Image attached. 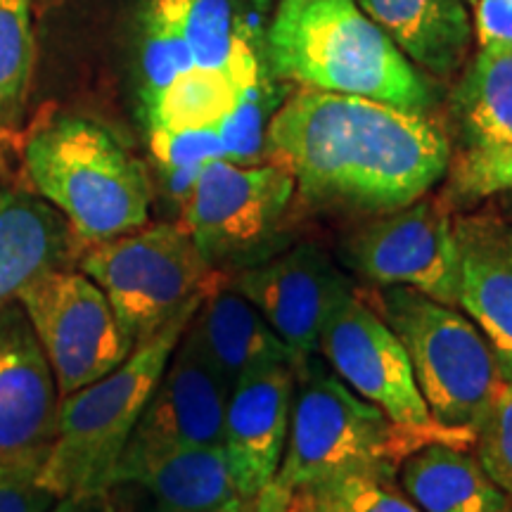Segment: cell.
<instances>
[{
	"mask_svg": "<svg viewBox=\"0 0 512 512\" xmlns=\"http://www.w3.org/2000/svg\"><path fill=\"white\" fill-rule=\"evenodd\" d=\"M242 91L226 74L195 67L145 102L147 126L164 131L216 128L238 105Z\"/></svg>",
	"mask_w": 512,
	"mask_h": 512,
	"instance_id": "cb8c5ba5",
	"label": "cell"
},
{
	"mask_svg": "<svg viewBox=\"0 0 512 512\" xmlns=\"http://www.w3.org/2000/svg\"><path fill=\"white\" fill-rule=\"evenodd\" d=\"M430 441L394 425L316 356L294 368L290 432L278 472L256 498V512H283L292 491L337 472H399Z\"/></svg>",
	"mask_w": 512,
	"mask_h": 512,
	"instance_id": "277c9868",
	"label": "cell"
},
{
	"mask_svg": "<svg viewBox=\"0 0 512 512\" xmlns=\"http://www.w3.org/2000/svg\"><path fill=\"white\" fill-rule=\"evenodd\" d=\"M98 498H57L48 512H100Z\"/></svg>",
	"mask_w": 512,
	"mask_h": 512,
	"instance_id": "e575fe53",
	"label": "cell"
},
{
	"mask_svg": "<svg viewBox=\"0 0 512 512\" xmlns=\"http://www.w3.org/2000/svg\"><path fill=\"white\" fill-rule=\"evenodd\" d=\"M302 489H309L328 512H422L403 491L399 472H337Z\"/></svg>",
	"mask_w": 512,
	"mask_h": 512,
	"instance_id": "484cf974",
	"label": "cell"
},
{
	"mask_svg": "<svg viewBox=\"0 0 512 512\" xmlns=\"http://www.w3.org/2000/svg\"><path fill=\"white\" fill-rule=\"evenodd\" d=\"M465 150L512 145V46H479L451 95Z\"/></svg>",
	"mask_w": 512,
	"mask_h": 512,
	"instance_id": "603a6c76",
	"label": "cell"
},
{
	"mask_svg": "<svg viewBox=\"0 0 512 512\" xmlns=\"http://www.w3.org/2000/svg\"><path fill=\"white\" fill-rule=\"evenodd\" d=\"M271 67L313 91L427 114L434 91L356 0H280L268 29Z\"/></svg>",
	"mask_w": 512,
	"mask_h": 512,
	"instance_id": "7a4b0ae2",
	"label": "cell"
},
{
	"mask_svg": "<svg viewBox=\"0 0 512 512\" xmlns=\"http://www.w3.org/2000/svg\"><path fill=\"white\" fill-rule=\"evenodd\" d=\"M83 242L53 204L31 188L0 150V306L29 280L55 268H76Z\"/></svg>",
	"mask_w": 512,
	"mask_h": 512,
	"instance_id": "2e32d148",
	"label": "cell"
},
{
	"mask_svg": "<svg viewBox=\"0 0 512 512\" xmlns=\"http://www.w3.org/2000/svg\"><path fill=\"white\" fill-rule=\"evenodd\" d=\"M230 384L185 328L126 448L223 444Z\"/></svg>",
	"mask_w": 512,
	"mask_h": 512,
	"instance_id": "5bb4252c",
	"label": "cell"
},
{
	"mask_svg": "<svg viewBox=\"0 0 512 512\" xmlns=\"http://www.w3.org/2000/svg\"><path fill=\"white\" fill-rule=\"evenodd\" d=\"M140 67H143V102H150L159 91H164L176 76L195 69V60L181 31L152 5H147L143 15Z\"/></svg>",
	"mask_w": 512,
	"mask_h": 512,
	"instance_id": "83f0119b",
	"label": "cell"
},
{
	"mask_svg": "<svg viewBox=\"0 0 512 512\" xmlns=\"http://www.w3.org/2000/svg\"><path fill=\"white\" fill-rule=\"evenodd\" d=\"M389 41L415 67L453 76L472 41V19L463 0H356Z\"/></svg>",
	"mask_w": 512,
	"mask_h": 512,
	"instance_id": "ffe728a7",
	"label": "cell"
},
{
	"mask_svg": "<svg viewBox=\"0 0 512 512\" xmlns=\"http://www.w3.org/2000/svg\"><path fill=\"white\" fill-rule=\"evenodd\" d=\"M292 356V368L318 356L325 323L351 294L347 275L316 245H297L230 273Z\"/></svg>",
	"mask_w": 512,
	"mask_h": 512,
	"instance_id": "7c38bea8",
	"label": "cell"
},
{
	"mask_svg": "<svg viewBox=\"0 0 512 512\" xmlns=\"http://www.w3.org/2000/svg\"><path fill=\"white\" fill-rule=\"evenodd\" d=\"M458 309L477 325L512 380V223L496 214L453 216Z\"/></svg>",
	"mask_w": 512,
	"mask_h": 512,
	"instance_id": "e0dca14e",
	"label": "cell"
},
{
	"mask_svg": "<svg viewBox=\"0 0 512 512\" xmlns=\"http://www.w3.org/2000/svg\"><path fill=\"white\" fill-rule=\"evenodd\" d=\"M136 484L152 503L171 510L211 512L252 501L242 494L223 444L124 448L112 475V489Z\"/></svg>",
	"mask_w": 512,
	"mask_h": 512,
	"instance_id": "ac0fdd59",
	"label": "cell"
},
{
	"mask_svg": "<svg viewBox=\"0 0 512 512\" xmlns=\"http://www.w3.org/2000/svg\"><path fill=\"white\" fill-rule=\"evenodd\" d=\"M318 354L351 392L380 408L394 425L420 434L430 444L470 451L465 439L432 418L396 332L356 292L347 294L325 323Z\"/></svg>",
	"mask_w": 512,
	"mask_h": 512,
	"instance_id": "30bf717a",
	"label": "cell"
},
{
	"mask_svg": "<svg viewBox=\"0 0 512 512\" xmlns=\"http://www.w3.org/2000/svg\"><path fill=\"white\" fill-rule=\"evenodd\" d=\"M22 171L83 242L98 245L150 219L152 185L145 166L98 121L48 114L29 128Z\"/></svg>",
	"mask_w": 512,
	"mask_h": 512,
	"instance_id": "3957f363",
	"label": "cell"
},
{
	"mask_svg": "<svg viewBox=\"0 0 512 512\" xmlns=\"http://www.w3.org/2000/svg\"><path fill=\"white\" fill-rule=\"evenodd\" d=\"M147 5L162 12L181 31L195 67L226 74L240 88L266 79L254 38L233 0H150Z\"/></svg>",
	"mask_w": 512,
	"mask_h": 512,
	"instance_id": "7402d4cb",
	"label": "cell"
},
{
	"mask_svg": "<svg viewBox=\"0 0 512 512\" xmlns=\"http://www.w3.org/2000/svg\"><path fill=\"white\" fill-rule=\"evenodd\" d=\"M275 110V91L268 79L242 91L233 112L216 126L228 162L261 164V157H266V131Z\"/></svg>",
	"mask_w": 512,
	"mask_h": 512,
	"instance_id": "4316f807",
	"label": "cell"
},
{
	"mask_svg": "<svg viewBox=\"0 0 512 512\" xmlns=\"http://www.w3.org/2000/svg\"><path fill=\"white\" fill-rule=\"evenodd\" d=\"M188 330L230 389L242 377L268 363L292 366L290 351L264 316L233 285L230 273H216L195 316L190 318Z\"/></svg>",
	"mask_w": 512,
	"mask_h": 512,
	"instance_id": "d6986e66",
	"label": "cell"
},
{
	"mask_svg": "<svg viewBox=\"0 0 512 512\" xmlns=\"http://www.w3.org/2000/svg\"><path fill=\"white\" fill-rule=\"evenodd\" d=\"M399 484L422 512H512V498L465 448H420L401 463Z\"/></svg>",
	"mask_w": 512,
	"mask_h": 512,
	"instance_id": "44dd1931",
	"label": "cell"
},
{
	"mask_svg": "<svg viewBox=\"0 0 512 512\" xmlns=\"http://www.w3.org/2000/svg\"><path fill=\"white\" fill-rule=\"evenodd\" d=\"M266 157L290 171L306 200L384 214L425 197L453 159L427 114L313 88L273 112Z\"/></svg>",
	"mask_w": 512,
	"mask_h": 512,
	"instance_id": "6da1fadb",
	"label": "cell"
},
{
	"mask_svg": "<svg viewBox=\"0 0 512 512\" xmlns=\"http://www.w3.org/2000/svg\"><path fill=\"white\" fill-rule=\"evenodd\" d=\"M373 309L399 337L432 418L475 446L477 430L508 382L486 337L456 306L411 287H377Z\"/></svg>",
	"mask_w": 512,
	"mask_h": 512,
	"instance_id": "8992f818",
	"label": "cell"
},
{
	"mask_svg": "<svg viewBox=\"0 0 512 512\" xmlns=\"http://www.w3.org/2000/svg\"><path fill=\"white\" fill-rule=\"evenodd\" d=\"M294 192L297 183L280 164L214 159L183 202L181 226L214 271H242L283 252L280 233Z\"/></svg>",
	"mask_w": 512,
	"mask_h": 512,
	"instance_id": "ba28073f",
	"label": "cell"
},
{
	"mask_svg": "<svg viewBox=\"0 0 512 512\" xmlns=\"http://www.w3.org/2000/svg\"><path fill=\"white\" fill-rule=\"evenodd\" d=\"M76 266L105 292L133 347L202 297L219 273L181 223H145L83 247Z\"/></svg>",
	"mask_w": 512,
	"mask_h": 512,
	"instance_id": "52a82bcc",
	"label": "cell"
},
{
	"mask_svg": "<svg viewBox=\"0 0 512 512\" xmlns=\"http://www.w3.org/2000/svg\"><path fill=\"white\" fill-rule=\"evenodd\" d=\"M283 512H328V510H325V505L320 503L309 489H297L290 494V501H287Z\"/></svg>",
	"mask_w": 512,
	"mask_h": 512,
	"instance_id": "836d02e7",
	"label": "cell"
},
{
	"mask_svg": "<svg viewBox=\"0 0 512 512\" xmlns=\"http://www.w3.org/2000/svg\"><path fill=\"white\" fill-rule=\"evenodd\" d=\"M150 150L159 169H185V166H204L214 159H226L216 128H192V131L150 128Z\"/></svg>",
	"mask_w": 512,
	"mask_h": 512,
	"instance_id": "4dcf8cb0",
	"label": "cell"
},
{
	"mask_svg": "<svg viewBox=\"0 0 512 512\" xmlns=\"http://www.w3.org/2000/svg\"><path fill=\"white\" fill-rule=\"evenodd\" d=\"M451 192L463 200H484V197L512 192V145L475 150L467 147L448 166Z\"/></svg>",
	"mask_w": 512,
	"mask_h": 512,
	"instance_id": "f1b7e54d",
	"label": "cell"
},
{
	"mask_svg": "<svg viewBox=\"0 0 512 512\" xmlns=\"http://www.w3.org/2000/svg\"><path fill=\"white\" fill-rule=\"evenodd\" d=\"M60 392L17 299L0 306V465H43L57 434Z\"/></svg>",
	"mask_w": 512,
	"mask_h": 512,
	"instance_id": "4fadbf2b",
	"label": "cell"
},
{
	"mask_svg": "<svg viewBox=\"0 0 512 512\" xmlns=\"http://www.w3.org/2000/svg\"><path fill=\"white\" fill-rule=\"evenodd\" d=\"M463 3L467 5V8H475V5H477V0H463Z\"/></svg>",
	"mask_w": 512,
	"mask_h": 512,
	"instance_id": "8d00e7d4",
	"label": "cell"
},
{
	"mask_svg": "<svg viewBox=\"0 0 512 512\" xmlns=\"http://www.w3.org/2000/svg\"><path fill=\"white\" fill-rule=\"evenodd\" d=\"M140 512H185V510H171V508H164V505L150 503L145 510H140ZM211 512H256V501H238V503L226 505V508L211 510Z\"/></svg>",
	"mask_w": 512,
	"mask_h": 512,
	"instance_id": "d590c367",
	"label": "cell"
},
{
	"mask_svg": "<svg viewBox=\"0 0 512 512\" xmlns=\"http://www.w3.org/2000/svg\"><path fill=\"white\" fill-rule=\"evenodd\" d=\"M344 261L377 287H411L458 309L456 235L441 197H420L356 230L344 245Z\"/></svg>",
	"mask_w": 512,
	"mask_h": 512,
	"instance_id": "8fae6325",
	"label": "cell"
},
{
	"mask_svg": "<svg viewBox=\"0 0 512 512\" xmlns=\"http://www.w3.org/2000/svg\"><path fill=\"white\" fill-rule=\"evenodd\" d=\"M294 368L268 363L235 382L226 403L223 448L245 498L256 501L278 472L290 432Z\"/></svg>",
	"mask_w": 512,
	"mask_h": 512,
	"instance_id": "9a60e30c",
	"label": "cell"
},
{
	"mask_svg": "<svg viewBox=\"0 0 512 512\" xmlns=\"http://www.w3.org/2000/svg\"><path fill=\"white\" fill-rule=\"evenodd\" d=\"M38 465H0V512H48L57 496L38 479Z\"/></svg>",
	"mask_w": 512,
	"mask_h": 512,
	"instance_id": "1f68e13d",
	"label": "cell"
},
{
	"mask_svg": "<svg viewBox=\"0 0 512 512\" xmlns=\"http://www.w3.org/2000/svg\"><path fill=\"white\" fill-rule=\"evenodd\" d=\"M36 43L31 0H0V138L17 136L29 110Z\"/></svg>",
	"mask_w": 512,
	"mask_h": 512,
	"instance_id": "d4e9b609",
	"label": "cell"
},
{
	"mask_svg": "<svg viewBox=\"0 0 512 512\" xmlns=\"http://www.w3.org/2000/svg\"><path fill=\"white\" fill-rule=\"evenodd\" d=\"M472 448L486 475L512 498V380L491 403Z\"/></svg>",
	"mask_w": 512,
	"mask_h": 512,
	"instance_id": "f546056e",
	"label": "cell"
},
{
	"mask_svg": "<svg viewBox=\"0 0 512 512\" xmlns=\"http://www.w3.org/2000/svg\"><path fill=\"white\" fill-rule=\"evenodd\" d=\"M53 368L60 399L112 373L133 351L105 292L79 268H55L17 292Z\"/></svg>",
	"mask_w": 512,
	"mask_h": 512,
	"instance_id": "9c48e42d",
	"label": "cell"
},
{
	"mask_svg": "<svg viewBox=\"0 0 512 512\" xmlns=\"http://www.w3.org/2000/svg\"><path fill=\"white\" fill-rule=\"evenodd\" d=\"M472 10L479 46H512V0H477Z\"/></svg>",
	"mask_w": 512,
	"mask_h": 512,
	"instance_id": "d6a6232c",
	"label": "cell"
},
{
	"mask_svg": "<svg viewBox=\"0 0 512 512\" xmlns=\"http://www.w3.org/2000/svg\"><path fill=\"white\" fill-rule=\"evenodd\" d=\"M202 297L133 347L112 373L60 399L55 441L38 470L41 484L57 498L100 501L112 491L114 467Z\"/></svg>",
	"mask_w": 512,
	"mask_h": 512,
	"instance_id": "5b68a950",
	"label": "cell"
}]
</instances>
